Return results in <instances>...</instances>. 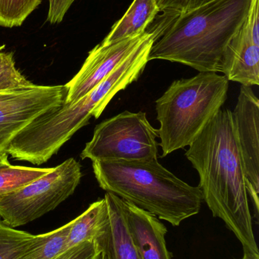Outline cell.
Instances as JSON below:
<instances>
[{"instance_id":"obj_1","label":"cell","mask_w":259,"mask_h":259,"mask_svg":"<svg viewBox=\"0 0 259 259\" xmlns=\"http://www.w3.org/2000/svg\"><path fill=\"white\" fill-rule=\"evenodd\" d=\"M186 156L199 173L203 201L213 216L232 231L243 253L259 258L232 111L220 109L189 146Z\"/></svg>"},{"instance_id":"obj_2","label":"cell","mask_w":259,"mask_h":259,"mask_svg":"<svg viewBox=\"0 0 259 259\" xmlns=\"http://www.w3.org/2000/svg\"><path fill=\"white\" fill-rule=\"evenodd\" d=\"M252 0H213L177 15L153 44L149 61L178 62L220 72L227 46L246 20Z\"/></svg>"},{"instance_id":"obj_3","label":"cell","mask_w":259,"mask_h":259,"mask_svg":"<svg viewBox=\"0 0 259 259\" xmlns=\"http://www.w3.org/2000/svg\"><path fill=\"white\" fill-rule=\"evenodd\" d=\"M92 167L100 188L172 226L200 211L203 196L199 187L184 182L158 159L94 161Z\"/></svg>"},{"instance_id":"obj_4","label":"cell","mask_w":259,"mask_h":259,"mask_svg":"<svg viewBox=\"0 0 259 259\" xmlns=\"http://www.w3.org/2000/svg\"><path fill=\"white\" fill-rule=\"evenodd\" d=\"M229 80L216 72L176 80L155 102L161 157L190 146L221 109Z\"/></svg>"},{"instance_id":"obj_5","label":"cell","mask_w":259,"mask_h":259,"mask_svg":"<svg viewBox=\"0 0 259 259\" xmlns=\"http://www.w3.org/2000/svg\"><path fill=\"white\" fill-rule=\"evenodd\" d=\"M158 130L145 112L125 111L96 126L81 158L92 161L158 159Z\"/></svg>"},{"instance_id":"obj_6","label":"cell","mask_w":259,"mask_h":259,"mask_svg":"<svg viewBox=\"0 0 259 259\" xmlns=\"http://www.w3.org/2000/svg\"><path fill=\"white\" fill-rule=\"evenodd\" d=\"M82 178L80 163L65 160L53 170L0 200V219L11 228L27 225L53 211L74 193Z\"/></svg>"},{"instance_id":"obj_7","label":"cell","mask_w":259,"mask_h":259,"mask_svg":"<svg viewBox=\"0 0 259 259\" xmlns=\"http://www.w3.org/2000/svg\"><path fill=\"white\" fill-rule=\"evenodd\" d=\"M65 85L33 86L0 92V152L32 121L59 109L65 103Z\"/></svg>"},{"instance_id":"obj_8","label":"cell","mask_w":259,"mask_h":259,"mask_svg":"<svg viewBox=\"0 0 259 259\" xmlns=\"http://www.w3.org/2000/svg\"><path fill=\"white\" fill-rule=\"evenodd\" d=\"M150 32L145 30L137 36L96 46L88 53L79 72L65 85L67 94L64 104L77 101L91 92L142 44Z\"/></svg>"},{"instance_id":"obj_9","label":"cell","mask_w":259,"mask_h":259,"mask_svg":"<svg viewBox=\"0 0 259 259\" xmlns=\"http://www.w3.org/2000/svg\"><path fill=\"white\" fill-rule=\"evenodd\" d=\"M237 143L247 180L248 196L259 213V100L249 87L241 86L237 103L232 112Z\"/></svg>"},{"instance_id":"obj_10","label":"cell","mask_w":259,"mask_h":259,"mask_svg":"<svg viewBox=\"0 0 259 259\" xmlns=\"http://www.w3.org/2000/svg\"><path fill=\"white\" fill-rule=\"evenodd\" d=\"M259 0H252L247 16L227 46L220 73L242 86L259 84Z\"/></svg>"},{"instance_id":"obj_11","label":"cell","mask_w":259,"mask_h":259,"mask_svg":"<svg viewBox=\"0 0 259 259\" xmlns=\"http://www.w3.org/2000/svg\"><path fill=\"white\" fill-rule=\"evenodd\" d=\"M123 202L128 229L140 259H171L166 243L165 225L154 214Z\"/></svg>"},{"instance_id":"obj_12","label":"cell","mask_w":259,"mask_h":259,"mask_svg":"<svg viewBox=\"0 0 259 259\" xmlns=\"http://www.w3.org/2000/svg\"><path fill=\"white\" fill-rule=\"evenodd\" d=\"M108 220L103 234L96 240L104 259H140L126 223L124 202L106 192Z\"/></svg>"},{"instance_id":"obj_13","label":"cell","mask_w":259,"mask_h":259,"mask_svg":"<svg viewBox=\"0 0 259 259\" xmlns=\"http://www.w3.org/2000/svg\"><path fill=\"white\" fill-rule=\"evenodd\" d=\"M160 12L155 0H134L123 18L115 23L102 44H109L141 34Z\"/></svg>"},{"instance_id":"obj_14","label":"cell","mask_w":259,"mask_h":259,"mask_svg":"<svg viewBox=\"0 0 259 259\" xmlns=\"http://www.w3.org/2000/svg\"><path fill=\"white\" fill-rule=\"evenodd\" d=\"M107 220V205L104 198L93 202L86 211L71 221L65 250L84 242L97 240L104 231Z\"/></svg>"},{"instance_id":"obj_15","label":"cell","mask_w":259,"mask_h":259,"mask_svg":"<svg viewBox=\"0 0 259 259\" xmlns=\"http://www.w3.org/2000/svg\"><path fill=\"white\" fill-rule=\"evenodd\" d=\"M70 222L47 234L36 235L34 243L17 259H55L66 249L67 238L71 228Z\"/></svg>"},{"instance_id":"obj_16","label":"cell","mask_w":259,"mask_h":259,"mask_svg":"<svg viewBox=\"0 0 259 259\" xmlns=\"http://www.w3.org/2000/svg\"><path fill=\"white\" fill-rule=\"evenodd\" d=\"M53 167L12 165L0 168V200L32 181L53 170Z\"/></svg>"},{"instance_id":"obj_17","label":"cell","mask_w":259,"mask_h":259,"mask_svg":"<svg viewBox=\"0 0 259 259\" xmlns=\"http://www.w3.org/2000/svg\"><path fill=\"white\" fill-rule=\"evenodd\" d=\"M36 235L15 230L0 219V259H17L34 243Z\"/></svg>"},{"instance_id":"obj_18","label":"cell","mask_w":259,"mask_h":259,"mask_svg":"<svg viewBox=\"0 0 259 259\" xmlns=\"http://www.w3.org/2000/svg\"><path fill=\"white\" fill-rule=\"evenodd\" d=\"M42 0H0V27H19Z\"/></svg>"},{"instance_id":"obj_19","label":"cell","mask_w":259,"mask_h":259,"mask_svg":"<svg viewBox=\"0 0 259 259\" xmlns=\"http://www.w3.org/2000/svg\"><path fill=\"white\" fill-rule=\"evenodd\" d=\"M6 45L0 47V92L18 91L33 86L21 71L15 67L14 54L12 52H3Z\"/></svg>"},{"instance_id":"obj_20","label":"cell","mask_w":259,"mask_h":259,"mask_svg":"<svg viewBox=\"0 0 259 259\" xmlns=\"http://www.w3.org/2000/svg\"><path fill=\"white\" fill-rule=\"evenodd\" d=\"M101 250L96 240L84 242L59 254L55 259H98Z\"/></svg>"},{"instance_id":"obj_21","label":"cell","mask_w":259,"mask_h":259,"mask_svg":"<svg viewBox=\"0 0 259 259\" xmlns=\"http://www.w3.org/2000/svg\"><path fill=\"white\" fill-rule=\"evenodd\" d=\"M213 0H155L160 11L180 15L204 6Z\"/></svg>"},{"instance_id":"obj_22","label":"cell","mask_w":259,"mask_h":259,"mask_svg":"<svg viewBox=\"0 0 259 259\" xmlns=\"http://www.w3.org/2000/svg\"><path fill=\"white\" fill-rule=\"evenodd\" d=\"M75 0H49L47 21L50 24H59L65 17Z\"/></svg>"},{"instance_id":"obj_23","label":"cell","mask_w":259,"mask_h":259,"mask_svg":"<svg viewBox=\"0 0 259 259\" xmlns=\"http://www.w3.org/2000/svg\"><path fill=\"white\" fill-rule=\"evenodd\" d=\"M9 156V155L7 152H0V168L10 165Z\"/></svg>"},{"instance_id":"obj_24","label":"cell","mask_w":259,"mask_h":259,"mask_svg":"<svg viewBox=\"0 0 259 259\" xmlns=\"http://www.w3.org/2000/svg\"><path fill=\"white\" fill-rule=\"evenodd\" d=\"M239 259H259V258H254V257L251 256V255H246V254H243V258H239Z\"/></svg>"},{"instance_id":"obj_25","label":"cell","mask_w":259,"mask_h":259,"mask_svg":"<svg viewBox=\"0 0 259 259\" xmlns=\"http://www.w3.org/2000/svg\"><path fill=\"white\" fill-rule=\"evenodd\" d=\"M98 259H104L103 258V255H102V253H100V257H99Z\"/></svg>"}]
</instances>
